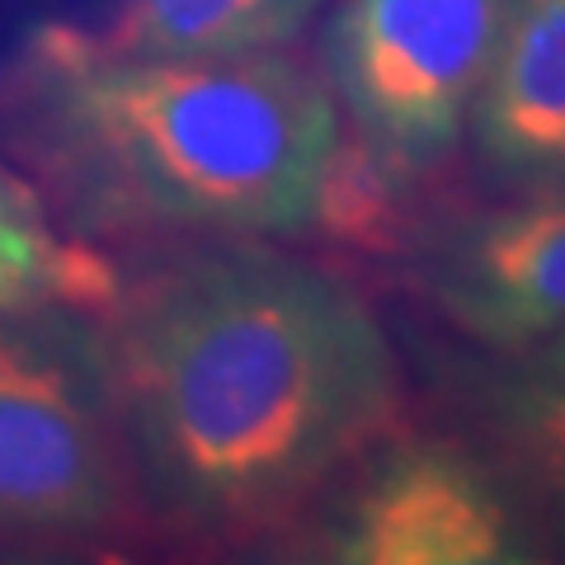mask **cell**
<instances>
[{
    "mask_svg": "<svg viewBox=\"0 0 565 565\" xmlns=\"http://www.w3.org/2000/svg\"><path fill=\"white\" fill-rule=\"evenodd\" d=\"M500 353L481 382L486 429L537 533L565 552V326Z\"/></svg>",
    "mask_w": 565,
    "mask_h": 565,
    "instance_id": "obj_8",
    "label": "cell"
},
{
    "mask_svg": "<svg viewBox=\"0 0 565 565\" xmlns=\"http://www.w3.org/2000/svg\"><path fill=\"white\" fill-rule=\"evenodd\" d=\"M405 250L424 302L494 353L565 326V199L438 222Z\"/></svg>",
    "mask_w": 565,
    "mask_h": 565,
    "instance_id": "obj_6",
    "label": "cell"
},
{
    "mask_svg": "<svg viewBox=\"0 0 565 565\" xmlns=\"http://www.w3.org/2000/svg\"><path fill=\"white\" fill-rule=\"evenodd\" d=\"M504 0H334L321 76L353 156L396 193L448 161L471 132Z\"/></svg>",
    "mask_w": 565,
    "mask_h": 565,
    "instance_id": "obj_4",
    "label": "cell"
},
{
    "mask_svg": "<svg viewBox=\"0 0 565 565\" xmlns=\"http://www.w3.org/2000/svg\"><path fill=\"white\" fill-rule=\"evenodd\" d=\"M132 519L104 330L66 307L0 311V552H71Z\"/></svg>",
    "mask_w": 565,
    "mask_h": 565,
    "instance_id": "obj_3",
    "label": "cell"
},
{
    "mask_svg": "<svg viewBox=\"0 0 565 565\" xmlns=\"http://www.w3.org/2000/svg\"><path fill=\"white\" fill-rule=\"evenodd\" d=\"M471 141L494 184L523 193L565 184V0H504Z\"/></svg>",
    "mask_w": 565,
    "mask_h": 565,
    "instance_id": "obj_7",
    "label": "cell"
},
{
    "mask_svg": "<svg viewBox=\"0 0 565 565\" xmlns=\"http://www.w3.org/2000/svg\"><path fill=\"white\" fill-rule=\"evenodd\" d=\"M137 519L180 542L292 533L401 424V363L349 278L203 241L104 311Z\"/></svg>",
    "mask_w": 565,
    "mask_h": 565,
    "instance_id": "obj_1",
    "label": "cell"
},
{
    "mask_svg": "<svg viewBox=\"0 0 565 565\" xmlns=\"http://www.w3.org/2000/svg\"><path fill=\"white\" fill-rule=\"evenodd\" d=\"M311 514V556L340 565H519L542 533L500 462L457 438L386 434Z\"/></svg>",
    "mask_w": 565,
    "mask_h": 565,
    "instance_id": "obj_5",
    "label": "cell"
},
{
    "mask_svg": "<svg viewBox=\"0 0 565 565\" xmlns=\"http://www.w3.org/2000/svg\"><path fill=\"white\" fill-rule=\"evenodd\" d=\"M0 122L81 236L297 241L330 232L349 137L288 52L141 57L43 24L0 76Z\"/></svg>",
    "mask_w": 565,
    "mask_h": 565,
    "instance_id": "obj_2",
    "label": "cell"
},
{
    "mask_svg": "<svg viewBox=\"0 0 565 565\" xmlns=\"http://www.w3.org/2000/svg\"><path fill=\"white\" fill-rule=\"evenodd\" d=\"M326 0H118L109 47L141 57H255L282 52Z\"/></svg>",
    "mask_w": 565,
    "mask_h": 565,
    "instance_id": "obj_10",
    "label": "cell"
},
{
    "mask_svg": "<svg viewBox=\"0 0 565 565\" xmlns=\"http://www.w3.org/2000/svg\"><path fill=\"white\" fill-rule=\"evenodd\" d=\"M542 199H565V184H561V189H552V193H542Z\"/></svg>",
    "mask_w": 565,
    "mask_h": 565,
    "instance_id": "obj_11",
    "label": "cell"
},
{
    "mask_svg": "<svg viewBox=\"0 0 565 565\" xmlns=\"http://www.w3.org/2000/svg\"><path fill=\"white\" fill-rule=\"evenodd\" d=\"M118 269L52 212L43 189L0 161V311H109Z\"/></svg>",
    "mask_w": 565,
    "mask_h": 565,
    "instance_id": "obj_9",
    "label": "cell"
}]
</instances>
